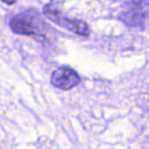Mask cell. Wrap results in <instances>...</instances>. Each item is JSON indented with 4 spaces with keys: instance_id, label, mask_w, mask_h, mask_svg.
I'll list each match as a JSON object with an SVG mask.
<instances>
[{
    "instance_id": "1",
    "label": "cell",
    "mask_w": 149,
    "mask_h": 149,
    "mask_svg": "<svg viewBox=\"0 0 149 149\" xmlns=\"http://www.w3.org/2000/svg\"><path fill=\"white\" fill-rule=\"evenodd\" d=\"M9 27L14 33L22 35H42L45 29L44 22L35 12L20 13L12 17Z\"/></svg>"
},
{
    "instance_id": "2",
    "label": "cell",
    "mask_w": 149,
    "mask_h": 149,
    "mask_svg": "<svg viewBox=\"0 0 149 149\" xmlns=\"http://www.w3.org/2000/svg\"><path fill=\"white\" fill-rule=\"evenodd\" d=\"M43 12H44V14L47 15V17L49 20H51L56 24L65 28L66 30H70L72 33L81 35V36H87L90 34V28H88V26L85 22H83L80 20L69 19V17L64 16L52 5H45L44 8H43Z\"/></svg>"
},
{
    "instance_id": "3",
    "label": "cell",
    "mask_w": 149,
    "mask_h": 149,
    "mask_svg": "<svg viewBox=\"0 0 149 149\" xmlns=\"http://www.w3.org/2000/svg\"><path fill=\"white\" fill-rule=\"evenodd\" d=\"M149 9V0H129L122 10L121 19L126 24L135 27L143 23Z\"/></svg>"
},
{
    "instance_id": "4",
    "label": "cell",
    "mask_w": 149,
    "mask_h": 149,
    "mask_svg": "<svg viewBox=\"0 0 149 149\" xmlns=\"http://www.w3.org/2000/svg\"><path fill=\"white\" fill-rule=\"evenodd\" d=\"M79 81H80V78L78 73L68 66L58 68L51 74V84L55 87H58L62 90H70L77 86Z\"/></svg>"
},
{
    "instance_id": "5",
    "label": "cell",
    "mask_w": 149,
    "mask_h": 149,
    "mask_svg": "<svg viewBox=\"0 0 149 149\" xmlns=\"http://www.w3.org/2000/svg\"><path fill=\"white\" fill-rule=\"evenodd\" d=\"M2 1H3V2H7L8 5H10V3H13L15 0H2Z\"/></svg>"
}]
</instances>
